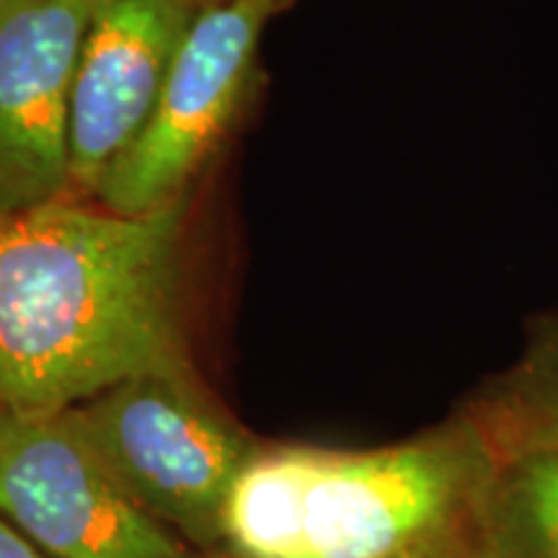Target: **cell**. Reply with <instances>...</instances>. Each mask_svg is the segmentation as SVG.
<instances>
[{
    "label": "cell",
    "instance_id": "7",
    "mask_svg": "<svg viewBox=\"0 0 558 558\" xmlns=\"http://www.w3.org/2000/svg\"><path fill=\"white\" fill-rule=\"evenodd\" d=\"M199 11V0H94L73 88V194L94 197L145 128Z\"/></svg>",
    "mask_w": 558,
    "mask_h": 558
},
{
    "label": "cell",
    "instance_id": "6",
    "mask_svg": "<svg viewBox=\"0 0 558 558\" xmlns=\"http://www.w3.org/2000/svg\"><path fill=\"white\" fill-rule=\"evenodd\" d=\"M94 0H0V215L73 197L70 120Z\"/></svg>",
    "mask_w": 558,
    "mask_h": 558
},
{
    "label": "cell",
    "instance_id": "1",
    "mask_svg": "<svg viewBox=\"0 0 558 558\" xmlns=\"http://www.w3.org/2000/svg\"><path fill=\"white\" fill-rule=\"evenodd\" d=\"M184 202L117 215L73 197L0 215V403L60 414L186 362Z\"/></svg>",
    "mask_w": 558,
    "mask_h": 558
},
{
    "label": "cell",
    "instance_id": "9",
    "mask_svg": "<svg viewBox=\"0 0 558 558\" xmlns=\"http://www.w3.org/2000/svg\"><path fill=\"white\" fill-rule=\"evenodd\" d=\"M497 458L558 456V311L543 316L522 357L465 411Z\"/></svg>",
    "mask_w": 558,
    "mask_h": 558
},
{
    "label": "cell",
    "instance_id": "3",
    "mask_svg": "<svg viewBox=\"0 0 558 558\" xmlns=\"http://www.w3.org/2000/svg\"><path fill=\"white\" fill-rule=\"evenodd\" d=\"M132 499L194 550L226 543V507L259 450L220 414L190 362L153 367L65 411Z\"/></svg>",
    "mask_w": 558,
    "mask_h": 558
},
{
    "label": "cell",
    "instance_id": "8",
    "mask_svg": "<svg viewBox=\"0 0 558 558\" xmlns=\"http://www.w3.org/2000/svg\"><path fill=\"white\" fill-rule=\"evenodd\" d=\"M465 558H558L556 452L497 458L473 512Z\"/></svg>",
    "mask_w": 558,
    "mask_h": 558
},
{
    "label": "cell",
    "instance_id": "5",
    "mask_svg": "<svg viewBox=\"0 0 558 558\" xmlns=\"http://www.w3.org/2000/svg\"><path fill=\"white\" fill-rule=\"evenodd\" d=\"M0 520L54 558H199L111 478L65 411L0 424Z\"/></svg>",
    "mask_w": 558,
    "mask_h": 558
},
{
    "label": "cell",
    "instance_id": "2",
    "mask_svg": "<svg viewBox=\"0 0 558 558\" xmlns=\"http://www.w3.org/2000/svg\"><path fill=\"white\" fill-rule=\"evenodd\" d=\"M497 469L460 414L373 450H259L226 507V543L243 558H403L469 533Z\"/></svg>",
    "mask_w": 558,
    "mask_h": 558
},
{
    "label": "cell",
    "instance_id": "4",
    "mask_svg": "<svg viewBox=\"0 0 558 558\" xmlns=\"http://www.w3.org/2000/svg\"><path fill=\"white\" fill-rule=\"evenodd\" d=\"M288 0L202 5L148 122L109 166L94 199L117 215L184 202L192 179L226 135L254 75L264 26Z\"/></svg>",
    "mask_w": 558,
    "mask_h": 558
},
{
    "label": "cell",
    "instance_id": "11",
    "mask_svg": "<svg viewBox=\"0 0 558 558\" xmlns=\"http://www.w3.org/2000/svg\"><path fill=\"white\" fill-rule=\"evenodd\" d=\"M465 538H469V533H465ZM465 538L442 543V546L418 550V554H411L403 558H465Z\"/></svg>",
    "mask_w": 558,
    "mask_h": 558
},
{
    "label": "cell",
    "instance_id": "13",
    "mask_svg": "<svg viewBox=\"0 0 558 558\" xmlns=\"http://www.w3.org/2000/svg\"><path fill=\"white\" fill-rule=\"evenodd\" d=\"M215 558H243V556H239V554H233V550H230V554H226V556H215Z\"/></svg>",
    "mask_w": 558,
    "mask_h": 558
},
{
    "label": "cell",
    "instance_id": "10",
    "mask_svg": "<svg viewBox=\"0 0 558 558\" xmlns=\"http://www.w3.org/2000/svg\"><path fill=\"white\" fill-rule=\"evenodd\" d=\"M0 558H54L26 541L19 530L0 520Z\"/></svg>",
    "mask_w": 558,
    "mask_h": 558
},
{
    "label": "cell",
    "instance_id": "12",
    "mask_svg": "<svg viewBox=\"0 0 558 558\" xmlns=\"http://www.w3.org/2000/svg\"><path fill=\"white\" fill-rule=\"evenodd\" d=\"M5 416H9V409H5V407H3V403H0V424H3V422H5Z\"/></svg>",
    "mask_w": 558,
    "mask_h": 558
}]
</instances>
